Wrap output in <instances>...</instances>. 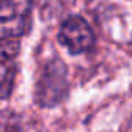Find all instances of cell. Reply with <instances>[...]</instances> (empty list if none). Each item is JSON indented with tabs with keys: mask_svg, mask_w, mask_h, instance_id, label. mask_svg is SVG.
Instances as JSON below:
<instances>
[{
	"mask_svg": "<svg viewBox=\"0 0 132 132\" xmlns=\"http://www.w3.org/2000/svg\"><path fill=\"white\" fill-rule=\"evenodd\" d=\"M59 42L73 54L84 53L90 50L95 44V34L89 23L79 17H70L67 19L59 30Z\"/></svg>",
	"mask_w": 132,
	"mask_h": 132,
	"instance_id": "obj_2",
	"label": "cell"
},
{
	"mask_svg": "<svg viewBox=\"0 0 132 132\" xmlns=\"http://www.w3.org/2000/svg\"><path fill=\"white\" fill-rule=\"evenodd\" d=\"M67 90L65 67L59 61L51 62L39 84V101L44 106H51L61 101Z\"/></svg>",
	"mask_w": 132,
	"mask_h": 132,
	"instance_id": "obj_3",
	"label": "cell"
},
{
	"mask_svg": "<svg viewBox=\"0 0 132 132\" xmlns=\"http://www.w3.org/2000/svg\"><path fill=\"white\" fill-rule=\"evenodd\" d=\"M31 25L30 0H0V33L2 39H16Z\"/></svg>",
	"mask_w": 132,
	"mask_h": 132,
	"instance_id": "obj_1",
	"label": "cell"
},
{
	"mask_svg": "<svg viewBox=\"0 0 132 132\" xmlns=\"http://www.w3.org/2000/svg\"><path fill=\"white\" fill-rule=\"evenodd\" d=\"M5 132H20L17 127H13V126H8L6 129H5Z\"/></svg>",
	"mask_w": 132,
	"mask_h": 132,
	"instance_id": "obj_6",
	"label": "cell"
},
{
	"mask_svg": "<svg viewBox=\"0 0 132 132\" xmlns=\"http://www.w3.org/2000/svg\"><path fill=\"white\" fill-rule=\"evenodd\" d=\"M19 51V42L16 39H2V59H13Z\"/></svg>",
	"mask_w": 132,
	"mask_h": 132,
	"instance_id": "obj_5",
	"label": "cell"
},
{
	"mask_svg": "<svg viewBox=\"0 0 132 132\" xmlns=\"http://www.w3.org/2000/svg\"><path fill=\"white\" fill-rule=\"evenodd\" d=\"M14 73H16V69H14L13 59H2V95L3 98L10 95V90L14 81Z\"/></svg>",
	"mask_w": 132,
	"mask_h": 132,
	"instance_id": "obj_4",
	"label": "cell"
}]
</instances>
